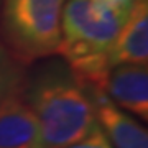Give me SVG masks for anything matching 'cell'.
<instances>
[{
    "label": "cell",
    "mask_w": 148,
    "mask_h": 148,
    "mask_svg": "<svg viewBox=\"0 0 148 148\" xmlns=\"http://www.w3.org/2000/svg\"><path fill=\"white\" fill-rule=\"evenodd\" d=\"M23 95L38 122V148L68 147L99 125L92 87L61 59L38 66Z\"/></svg>",
    "instance_id": "obj_1"
},
{
    "label": "cell",
    "mask_w": 148,
    "mask_h": 148,
    "mask_svg": "<svg viewBox=\"0 0 148 148\" xmlns=\"http://www.w3.org/2000/svg\"><path fill=\"white\" fill-rule=\"evenodd\" d=\"M130 13L99 0H66L58 53L82 82L101 89L110 69V49Z\"/></svg>",
    "instance_id": "obj_2"
},
{
    "label": "cell",
    "mask_w": 148,
    "mask_h": 148,
    "mask_svg": "<svg viewBox=\"0 0 148 148\" xmlns=\"http://www.w3.org/2000/svg\"><path fill=\"white\" fill-rule=\"evenodd\" d=\"M66 0H0L2 36L25 64L58 53Z\"/></svg>",
    "instance_id": "obj_3"
},
{
    "label": "cell",
    "mask_w": 148,
    "mask_h": 148,
    "mask_svg": "<svg viewBox=\"0 0 148 148\" xmlns=\"http://www.w3.org/2000/svg\"><path fill=\"white\" fill-rule=\"evenodd\" d=\"M101 90L122 110L148 120V68L143 63L117 64L109 69Z\"/></svg>",
    "instance_id": "obj_4"
},
{
    "label": "cell",
    "mask_w": 148,
    "mask_h": 148,
    "mask_svg": "<svg viewBox=\"0 0 148 148\" xmlns=\"http://www.w3.org/2000/svg\"><path fill=\"white\" fill-rule=\"evenodd\" d=\"M97 123L114 148H148L147 128L117 107L101 89L92 87Z\"/></svg>",
    "instance_id": "obj_5"
},
{
    "label": "cell",
    "mask_w": 148,
    "mask_h": 148,
    "mask_svg": "<svg viewBox=\"0 0 148 148\" xmlns=\"http://www.w3.org/2000/svg\"><path fill=\"white\" fill-rule=\"evenodd\" d=\"M0 148H38V122L23 94L0 106Z\"/></svg>",
    "instance_id": "obj_6"
},
{
    "label": "cell",
    "mask_w": 148,
    "mask_h": 148,
    "mask_svg": "<svg viewBox=\"0 0 148 148\" xmlns=\"http://www.w3.org/2000/svg\"><path fill=\"white\" fill-rule=\"evenodd\" d=\"M148 61V5L140 0L130 12L127 21L110 49V68L117 64L143 63Z\"/></svg>",
    "instance_id": "obj_7"
},
{
    "label": "cell",
    "mask_w": 148,
    "mask_h": 148,
    "mask_svg": "<svg viewBox=\"0 0 148 148\" xmlns=\"http://www.w3.org/2000/svg\"><path fill=\"white\" fill-rule=\"evenodd\" d=\"M27 64L0 40V106L10 97L23 94L27 84Z\"/></svg>",
    "instance_id": "obj_8"
},
{
    "label": "cell",
    "mask_w": 148,
    "mask_h": 148,
    "mask_svg": "<svg viewBox=\"0 0 148 148\" xmlns=\"http://www.w3.org/2000/svg\"><path fill=\"white\" fill-rule=\"evenodd\" d=\"M63 148H114V147L110 145L109 138L106 137V133L102 132V128L97 125L86 137H82L81 140L71 143L68 147H63Z\"/></svg>",
    "instance_id": "obj_9"
},
{
    "label": "cell",
    "mask_w": 148,
    "mask_h": 148,
    "mask_svg": "<svg viewBox=\"0 0 148 148\" xmlns=\"http://www.w3.org/2000/svg\"><path fill=\"white\" fill-rule=\"evenodd\" d=\"M99 2L104 3L106 7H109V8H112V10L130 13L133 10V7L137 5L140 0H99Z\"/></svg>",
    "instance_id": "obj_10"
}]
</instances>
